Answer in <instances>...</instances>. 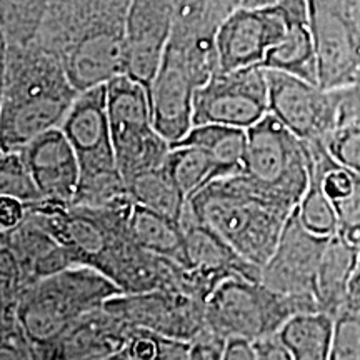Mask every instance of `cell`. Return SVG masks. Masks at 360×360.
<instances>
[{
    "mask_svg": "<svg viewBox=\"0 0 360 360\" xmlns=\"http://www.w3.org/2000/svg\"><path fill=\"white\" fill-rule=\"evenodd\" d=\"M25 214L27 209L20 200L0 195V232L19 225L25 219Z\"/></svg>",
    "mask_w": 360,
    "mask_h": 360,
    "instance_id": "obj_39",
    "label": "cell"
},
{
    "mask_svg": "<svg viewBox=\"0 0 360 360\" xmlns=\"http://www.w3.org/2000/svg\"><path fill=\"white\" fill-rule=\"evenodd\" d=\"M188 210L259 267L272 257L287 219L294 212L244 174L207 184L188 200Z\"/></svg>",
    "mask_w": 360,
    "mask_h": 360,
    "instance_id": "obj_4",
    "label": "cell"
},
{
    "mask_svg": "<svg viewBox=\"0 0 360 360\" xmlns=\"http://www.w3.org/2000/svg\"><path fill=\"white\" fill-rule=\"evenodd\" d=\"M179 143H195L204 147L217 164L219 179L244 172L247 129L222 124L193 125L187 137Z\"/></svg>",
    "mask_w": 360,
    "mask_h": 360,
    "instance_id": "obj_27",
    "label": "cell"
},
{
    "mask_svg": "<svg viewBox=\"0 0 360 360\" xmlns=\"http://www.w3.org/2000/svg\"><path fill=\"white\" fill-rule=\"evenodd\" d=\"M278 2H282V0H244L242 7H267Z\"/></svg>",
    "mask_w": 360,
    "mask_h": 360,
    "instance_id": "obj_44",
    "label": "cell"
},
{
    "mask_svg": "<svg viewBox=\"0 0 360 360\" xmlns=\"http://www.w3.org/2000/svg\"><path fill=\"white\" fill-rule=\"evenodd\" d=\"M127 187L135 204L182 220L188 200L164 165L135 175L127 180Z\"/></svg>",
    "mask_w": 360,
    "mask_h": 360,
    "instance_id": "obj_28",
    "label": "cell"
},
{
    "mask_svg": "<svg viewBox=\"0 0 360 360\" xmlns=\"http://www.w3.org/2000/svg\"><path fill=\"white\" fill-rule=\"evenodd\" d=\"M289 27L285 2L267 7H238L222 20L217 34L219 70L262 65Z\"/></svg>",
    "mask_w": 360,
    "mask_h": 360,
    "instance_id": "obj_14",
    "label": "cell"
},
{
    "mask_svg": "<svg viewBox=\"0 0 360 360\" xmlns=\"http://www.w3.org/2000/svg\"><path fill=\"white\" fill-rule=\"evenodd\" d=\"M132 0H51L37 37L79 92L125 74Z\"/></svg>",
    "mask_w": 360,
    "mask_h": 360,
    "instance_id": "obj_2",
    "label": "cell"
},
{
    "mask_svg": "<svg viewBox=\"0 0 360 360\" xmlns=\"http://www.w3.org/2000/svg\"><path fill=\"white\" fill-rule=\"evenodd\" d=\"M164 167L187 200H191L207 184L219 179V169L214 157L204 147L195 143L170 146Z\"/></svg>",
    "mask_w": 360,
    "mask_h": 360,
    "instance_id": "obj_29",
    "label": "cell"
},
{
    "mask_svg": "<svg viewBox=\"0 0 360 360\" xmlns=\"http://www.w3.org/2000/svg\"><path fill=\"white\" fill-rule=\"evenodd\" d=\"M312 175L321 184L339 217V233L360 242V175L335 159L323 142H310Z\"/></svg>",
    "mask_w": 360,
    "mask_h": 360,
    "instance_id": "obj_22",
    "label": "cell"
},
{
    "mask_svg": "<svg viewBox=\"0 0 360 360\" xmlns=\"http://www.w3.org/2000/svg\"><path fill=\"white\" fill-rule=\"evenodd\" d=\"M19 150L45 202L74 204L80 182V165L64 130L60 127L47 130Z\"/></svg>",
    "mask_w": 360,
    "mask_h": 360,
    "instance_id": "obj_19",
    "label": "cell"
},
{
    "mask_svg": "<svg viewBox=\"0 0 360 360\" xmlns=\"http://www.w3.org/2000/svg\"><path fill=\"white\" fill-rule=\"evenodd\" d=\"M132 207L134 202L120 207H87L42 200L25 209L64 245L72 264L98 270L122 294L159 287L187 290L186 267L159 257L135 242L129 225Z\"/></svg>",
    "mask_w": 360,
    "mask_h": 360,
    "instance_id": "obj_1",
    "label": "cell"
},
{
    "mask_svg": "<svg viewBox=\"0 0 360 360\" xmlns=\"http://www.w3.org/2000/svg\"><path fill=\"white\" fill-rule=\"evenodd\" d=\"M330 359L360 360V314L342 310L335 315Z\"/></svg>",
    "mask_w": 360,
    "mask_h": 360,
    "instance_id": "obj_34",
    "label": "cell"
},
{
    "mask_svg": "<svg viewBox=\"0 0 360 360\" xmlns=\"http://www.w3.org/2000/svg\"><path fill=\"white\" fill-rule=\"evenodd\" d=\"M297 214H299L300 222L317 236L332 237L339 232V217H337L334 205L314 175L310 177L307 192L297 205Z\"/></svg>",
    "mask_w": 360,
    "mask_h": 360,
    "instance_id": "obj_32",
    "label": "cell"
},
{
    "mask_svg": "<svg viewBox=\"0 0 360 360\" xmlns=\"http://www.w3.org/2000/svg\"><path fill=\"white\" fill-rule=\"evenodd\" d=\"M227 337L207 326L191 340V360H219L224 359Z\"/></svg>",
    "mask_w": 360,
    "mask_h": 360,
    "instance_id": "obj_37",
    "label": "cell"
},
{
    "mask_svg": "<svg viewBox=\"0 0 360 360\" xmlns=\"http://www.w3.org/2000/svg\"><path fill=\"white\" fill-rule=\"evenodd\" d=\"M254 349L257 354V360H294L278 332L255 339Z\"/></svg>",
    "mask_w": 360,
    "mask_h": 360,
    "instance_id": "obj_38",
    "label": "cell"
},
{
    "mask_svg": "<svg viewBox=\"0 0 360 360\" xmlns=\"http://www.w3.org/2000/svg\"><path fill=\"white\" fill-rule=\"evenodd\" d=\"M135 328L103 305L74 323L58 340L52 359L114 360L127 345Z\"/></svg>",
    "mask_w": 360,
    "mask_h": 360,
    "instance_id": "obj_21",
    "label": "cell"
},
{
    "mask_svg": "<svg viewBox=\"0 0 360 360\" xmlns=\"http://www.w3.org/2000/svg\"><path fill=\"white\" fill-rule=\"evenodd\" d=\"M2 326V347H0V359L2 360H32L37 359L34 345L30 344L24 327L19 322L17 314L0 315Z\"/></svg>",
    "mask_w": 360,
    "mask_h": 360,
    "instance_id": "obj_35",
    "label": "cell"
},
{
    "mask_svg": "<svg viewBox=\"0 0 360 360\" xmlns=\"http://www.w3.org/2000/svg\"><path fill=\"white\" fill-rule=\"evenodd\" d=\"M174 25V0H132L127 17L125 74L150 89Z\"/></svg>",
    "mask_w": 360,
    "mask_h": 360,
    "instance_id": "obj_16",
    "label": "cell"
},
{
    "mask_svg": "<svg viewBox=\"0 0 360 360\" xmlns=\"http://www.w3.org/2000/svg\"><path fill=\"white\" fill-rule=\"evenodd\" d=\"M0 195L13 197L25 207L44 200L20 150L0 154Z\"/></svg>",
    "mask_w": 360,
    "mask_h": 360,
    "instance_id": "obj_31",
    "label": "cell"
},
{
    "mask_svg": "<svg viewBox=\"0 0 360 360\" xmlns=\"http://www.w3.org/2000/svg\"><path fill=\"white\" fill-rule=\"evenodd\" d=\"M328 240L330 237L317 236L300 222L295 207L272 257L262 267L260 281L283 294L315 297L319 267Z\"/></svg>",
    "mask_w": 360,
    "mask_h": 360,
    "instance_id": "obj_15",
    "label": "cell"
},
{
    "mask_svg": "<svg viewBox=\"0 0 360 360\" xmlns=\"http://www.w3.org/2000/svg\"><path fill=\"white\" fill-rule=\"evenodd\" d=\"M244 175L270 197L295 209L312 177V152L272 112L247 129Z\"/></svg>",
    "mask_w": 360,
    "mask_h": 360,
    "instance_id": "obj_8",
    "label": "cell"
},
{
    "mask_svg": "<svg viewBox=\"0 0 360 360\" xmlns=\"http://www.w3.org/2000/svg\"><path fill=\"white\" fill-rule=\"evenodd\" d=\"M160 334L137 327L114 360H160Z\"/></svg>",
    "mask_w": 360,
    "mask_h": 360,
    "instance_id": "obj_36",
    "label": "cell"
},
{
    "mask_svg": "<svg viewBox=\"0 0 360 360\" xmlns=\"http://www.w3.org/2000/svg\"><path fill=\"white\" fill-rule=\"evenodd\" d=\"M334 328V315L314 310L290 317L278 334L294 360H327L330 359Z\"/></svg>",
    "mask_w": 360,
    "mask_h": 360,
    "instance_id": "obj_26",
    "label": "cell"
},
{
    "mask_svg": "<svg viewBox=\"0 0 360 360\" xmlns=\"http://www.w3.org/2000/svg\"><path fill=\"white\" fill-rule=\"evenodd\" d=\"M270 112L304 142H323L339 122V96L287 72L265 69Z\"/></svg>",
    "mask_w": 360,
    "mask_h": 360,
    "instance_id": "obj_13",
    "label": "cell"
},
{
    "mask_svg": "<svg viewBox=\"0 0 360 360\" xmlns=\"http://www.w3.org/2000/svg\"><path fill=\"white\" fill-rule=\"evenodd\" d=\"M105 309L135 327L180 340L191 342L207 327L205 300L180 287L119 294L107 300Z\"/></svg>",
    "mask_w": 360,
    "mask_h": 360,
    "instance_id": "obj_12",
    "label": "cell"
},
{
    "mask_svg": "<svg viewBox=\"0 0 360 360\" xmlns=\"http://www.w3.org/2000/svg\"><path fill=\"white\" fill-rule=\"evenodd\" d=\"M51 0H0V42L24 45L37 37Z\"/></svg>",
    "mask_w": 360,
    "mask_h": 360,
    "instance_id": "obj_30",
    "label": "cell"
},
{
    "mask_svg": "<svg viewBox=\"0 0 360 360\" xmlns=\"http://www.w3.org/2000/svg\"><path fill=\"white\" fill-rule=\"evenodd\" d=\"M107 85V112L117 164L125 180L164 165L170 143L155 129L148 90L127 74Z\"/></svg>",
    "mask_w": 360,
    "mask_h": 360,
    "instance_id": "obj_9",
    "label": "cell"
},
{
    "mask_svg": "<svg viewBox=\"0 0 360 360\" xmlns=\"http://www.w3.org/2000/svg\"><path fill=\"white\" fill-rule=\"evenodd\" d=\"M60 129L80 165L79 191L72 205L120 207L132 204L127 180L117 164L107 112V85L80 92Z\"/></svg>",
    "mask_w": 360,
    "mask_h": 360,
    "instance_id": "obj_6",
    "label": "cell"
},
{
    "mask_svg": "<svg viewBox=\"0 0 360 360\" xmlns=\"http://www.w3.org/2000/svg\"><path fill=\"white\" fill-rule=\"evenodd\" d=\"M342 310H349V312L360 314V242H359L357 267H355V272H354L352 283H350V289H349V297H347V302H345L344 309H342ZM342 310H340V312H342Z\"/></svg>",
    "mask_w": 360,
    "mask_h": 360,
    "instance_id": "obj_42",
    "label": "cell"
},
{
    "mask_svg": "<svg viewBox=\"0 0 360 360\" xmlns=\"http://www.w3.org/2000/svg\"><path fill=\"white\" fill-rule=\"evenodd\" d=\"M0 247L15 260L27 289L74 265L64 245L29 212L19 225L0 232Z\"/></svg>",
    "mask_w": 360,
    "mask_h": 360,
    "instance_id": "obj_20",
    "label": "cell"
},
{
    "mask_svg": "<svg viewBox=\"0 0 360 360\" xmlns=\"http://www.w3.org/2000/svg\"><path fill=\"white\" fill-rule=\"evenodd\" d=\"M199 89L192 72L180 58L165 51L148 97L155 129L170 146L187 137L193 127V98Z\"/></svg>",
    "mask_w": 360,
    "mask_h": 360,
    "instance_id": "obj_18",
    "label": "cell"
},
{
    "mask_svg": "<svg viewBox=\"0 0 360 360\" xmlns=\"http://www.w3.org/2000/svg\"><path fill=\"white\" fill-rule=\"evenodd\" d=\"M119 294L122 290L98 270L72 265L34 283L22 295L17 317L37 359H52L58 340L75 322Z\"/></svg>",
    "mask_w": 360,
    "mask_h": 360,
    "instance_id": "obj_5",
    "label": "cell"
},
{
    "mask_svg": "<svg viewBox=\"0 0 360 360\" xmlns=\"http://www.w3.org/2000/svg\"><path fill=\"white\" fill-rule=\"evenodd\" d=\"M270 112L269 80L264 67L217 70L193 98V125L222 124L250 129Z\"/></svg>",
    "mask_w": 360,
    "mask_h": 360,
    "instance_id": "obj_11",
    "label": "cell"
},
{
    "mask_svg": "<svg viewBox=\"0 0 360 360\" xmlns=\"http://www.w3.org/2000/svg\"><path fill=\"white\" fill-rule=\"evenodd\" d=\"M326 147L337 160L360 175V115H349L339 120L328 135Z\"/></svg>",
    "mask_w": 360,
    "mask_h": 360,
    "instance_id": "obj_33",
    "label": "cell"
},
{
    "mask_svg": "<svg viewBox=\"0 0 360 360\" xmlns=\"http://www.w3.org/2000/svg\"><path fill=\"white\" fill-rule=\"evenodd\" d=\"M314 310L321 307L312 295L283 294L240 276L220 282L205 302L207 326L224 337L240 335L250 340L276 334L290 317Z\"/></svg>",
    "mask_w": 360,
    "mask_h": 360,
    "instance_id": "obj_7",
    "label": "cell"
},
{
    "mask_svg": "<svg viewBox=\"0 0 360 360\" xmlns=\"http://www.w3.org/2000/svg\"><path fill=\"white\" fill-rule=\"evenodd\" d=\"M289 27L283 39L265 56L264 69L281 70L309 82L319 84V64L310 24L309 0H283ZM321 85V84H319Z\"/></svg>",
    "mask_w": 360,
    "mask_h": 360,
    "instance_id": "obj_23",
    "label": "cell"
},
{
    "mask_svg": "<svg viewBox=\"0 0 360 360\" xmlns=\"http://www.w3.org/2000/svg\"><path fill=\"white\" fill-rule=\"evenodd\" d=\"M224 360H257V354H255L254 349V340L240 335L227 337L224 350Z\"/></svg>",
    "mask_w": 360,
    "mask_h": 360,
    "instance_id": "obj_40",
    "label": "cell"
},
{
    "mask_svg": "<svg viewBox=\"0 0 360 360\" xmlns=\"http://www.w3.org/2000/svg\"><path fill=\"white\" fill-rule=\"evenodd\" d=\"M182 225L187 238L188 270L205 302L215 287L225 278L233 276L250 278V281L262 278V267L245 260L209 225L193 217L188 210V204L184 212Z\"/></svg>",
    "mask_w": 360,
    "mask_h": 360,
    "instance_id": "obj_17",
    "label": "cell"
},
{
    "mask_svg": "<svg viewBox=\"0 0 360 360\" xmlns=\"http://www.w3.org/2000/svg\"><path fill=\"white\" fill-rule=\"evenodd\" d=\"M212 2L215 4V7L219 8L220 13H222L224 17H227L229 13H232L236 8L242 7V2H244V0H212Z\"/></svg>",
    "mask_w": 360,
    "mask_h": 360,
    "instance_id": "obj_43",
    "label": "cell"
},
{
    "mask_svg": "<svg viewBox=\"0 0 360 360\" xmlns=\"http://www.w3.org/2000/svg\"><path fill=\"white\" fill-rule=\"evenodd\" d=\"M0 152L19 150L47 130L60 127L79 90L56 53L39 40L0 42Z\"/></svg>",
    "mask_w": 360,
    "mask_h": 360,
    "instance_id": "obj_3",
    "label": "cell"
},
{
    "mask_svg": "<svg viewBox=\"0 0 360 360\" xmlns=\"http://www.w3.org/2000/svg\"><path fill=\"white\" fill-rule=\"evenodd\" d=\"M129 225L139 245L188 269L187 238L182 220H175L134 202Z\"/></svg>",
    "mask_w": 360,
    "mask_h": 360,
    "instance_id": "obj_25",
    "label": "cell"
},
{
    "mask_svg": "<svg viewBox=\"0 0 360 360\" xmlns=\"http://www.w3.org/2000/svg\"><path fill=\"white\" fill-rule=\"evenodd\" d=\"M335 90L339 96V120L349 115H360V79L357 84Z\"/></svg>",
    "mask_w": 360,
    "mask_h": 360,
    "instance_id": "obj_41",
    "label": "cell"
},
{
    "mask_svg": "<svg viewBox=\"0 0 360 360\" xmlns=\"http://www.w3.org/2000/svg\"><path fill=\"white\" fill-rule=\"evenodd\" d=\"M357 255L359 245L339 232L330 237L323 252L315 283V299L321 310L334 317L347 302L350 283L357 267Z\"/></svg>",
    "mask_w": 360,
    "mask_h": 360,
    "instance_id": "obj_24",
    "label": "cell"
},
{
    "mask_svg": "<svg viewBox=\"0 0 360 360\" xmlns=\"http://www.w3.org/2000/svg\"><path fill=\"white\" fill-rule=\"evenodd\" d=\"M321 87L344 89L360 79V0H309Z\"/></svg>",
    "mask_w": 360,
    "mask_h": 360,
    "instance_id": "obj_10",
    "label": "cell"
}]
</instances>
